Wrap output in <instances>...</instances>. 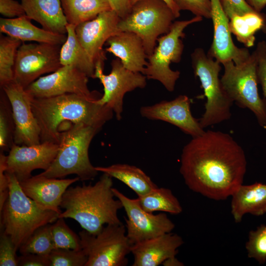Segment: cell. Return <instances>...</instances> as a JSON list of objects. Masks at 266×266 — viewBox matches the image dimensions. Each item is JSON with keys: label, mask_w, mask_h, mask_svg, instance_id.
Here are the masks:
<instances>
[{"label": "cell", "mask_w": 266, "mask_h": 266, "mask_svg": "<svg viewBox=\"0 0 266 266\" xmlns=\"http://www.w3.org/2000/svg\"><path fill=\"white\" fill-rule=\"evenodd\" d=\"M246 167L244 150L231 135L208 130L184 146L180 172L191 190L221 200L243 184Z\"/></svg>", "instance_id": "1"}, {"label": "cell", "mask_w": 266, "mask_h": 266, "mask_svg": "<svg viewBox=\"0 0 266 266\" xmlns=\"http://www.w3.org/2000/svg\"><path fill=\"white\" fill-rule=\"evenodd\" d=\"M112 177L102 173L94 184L69 187L64 193L59 218H71L83 230L98 233L108 224H121L118 211L123 208L115 196Z\"/></svg>", "instance_id": "2"}, {"label": "cell", "mask_w": 266, "mask_h": 266, "mask_svg": "<svg viewBox=\"0 0 266 266\" xmlns=\"http://www.w3.org/2000/svg\"><path fill=\"white\" fill-rule=\"evenodd\" d=\"M71 94L45 98H32L31 106L40 130L41 142L58 144L59 127L64 123L83 124L102 128L113 116L105 105Z\"/></svg>", "instance_id": "3"}, {"label": "cell", "mask_w": 266, "mask_h": 266, "mask_svg": "<svg viewBox=\"0 0 266 266\" xmlns=\"http://www.w3.org/2000/svg\"><path fill=\"white\" fill-rule=\"evenodd\" d=\"M101 129L70 122L61 124L56 157L50 166L38 174L55 178L75 174L82 181L94 179L99 172L90 162L89 148Z\"/></svg>", "instance_id": "4"}, {"label": "cell", "mask_w": 266, "mask_h": 266, "mask_svg": "<svg viewBox=\"0 0 266 266\" xmlns=\"http://www.w3.org/2000/svg\"><path fill=\"white\" fill-rule=\"evenodd\" d=\"M9 195L0 211V230L11 239L19 250L40 227L55 222L59 214L39 207L22 190L15 176L6 172Z\"/></svg>", "instance_id": "5"}, {"label": "cell", "mask_w": 266, "mask_h": 266, "mask_svg": "<svg viewBox=\"0 0 266 266\" xmlns=\"http://www.w3.org/2000/svg\"><path fill=\"white\" fill-rule=\"evenodd\" d=\"M194 75L198 77L206 98L205 111L199 122L204 129L229 120L233 103L219 77L221 63L197 48L191 55Z\"/></svg>", "instance_id": "6"}, {"label": "cell", "mask_w": 266, "mask_h": 266, "mask_svg": "<svg viewBox=\"0 0 266 266\" xmlns=\"http://www.w3.org/2000/svg\"><path fill=\"white\" fill-rule=\"evenodd\" d=\"M176 18L163 0H138L132 5L130 12L120 19L118 29L138 35L148 57L153 53L158 38L169 31Z\"/></svg>", "instance_id": "7"}, {"label": "cell", "mask_w": 266, "mask_h": 266, "mask_svg": "<svg viewBox=\"0 0 266 266\" xmlns=\"http://www.w3.org/2000/svg\"><path fill=\"white\" fill-rule=\"evenodd\" d=\"M202 20V17L195 16L189 20L174 21L169 31L158 38V44L148 57L147 64L142 73L147 79L160 82L169 92L174 91L180 72L172 70L170 64L178 63L181 60L184 30L189 25Z\"/></svg>", "instance_id": "8"}, {"label": "cell", "mask_w": 266, "mask_h": 266, "mask_svg": "<svg viewBox=\"0 0 266 266\" xmlns=\"http://www.w3.org/2000/svg\"><path fill=\"white\" fill-rule=\"evenodd\" d=\"M223 65L224 72L220 79L229 97L239 107L251 111L259 125L266 129V104L258 93L257 60L254 52L240 64L235 65L230 61Z\"/></svg>", "instance_id": "9"}, {"label": "cell", "mask_w": 266, "mask_h": 266, "mask_svg": "<svg viewBox=\"0 0 266 266\" xmlns=\"http://www.w3.org/2000/svg\"><path fill=\"white\" fill-rule=\"evenodd\" d=\"M82 249L87 256L85 266H125L132 243L128 237L126 227L108 224L96 234L83 230L78 233Z\"/></svg>", "instance_id": "10"}, {"label": "cell", "mask_w": 266, "mask_h": 266, "mask_svg": "<svg viewBox=\"0 0 266 266\" xmlns=\"http://www.w3.org/2000/svg\"><path fill=\"white\" fill-rule=\"evenodd\" d=\"M104 62L98 61L95 63L94 78L99 79L103 87V94L98 101L110 108L116 119L120 121L122 117L125 94L136 89L145 88L147 78L142 73L126 68L118 58L111 61L110 72L105 74Z\"/></svg>", "instance_id": "11"}, {"label": "cell", "mask_w": 266, "mask_h": 266, "mask_svg": "<svg viewBox=\"0 0 266 266\" xmlns=\"http://www.w3.org/2000/svg\"><path fill=\"white\" fill-rule=\"evenodd\" d=\"M61 46L23 42L17 51L14 81L25 89L41 75L58 69L62 66L60 59Z\"/></svg>", "instance_id": "12"}, {"label": "cell", "mask_w": 266, "mask_h": 266, "mask_svg": "<svg viewBox=\"0 0 266 266\" xmlns=\"http://www.w3.org/2000/svg\"><path fill=\"white\" fill-rule=\"evenodd\" d=\"M88 77L71 66H62L55 71L41 76L25 89L32 98H45L67 94L94 100L102 95L88 88Z\"/></svg>", "instance_id": "13"}, {"label": "cell", "mask_w": 266, "mask_h": 266, "mask_svg": "<svg viewBox=\"0 0 266 266\" xmlns=\"http://www.w3.org/2000/svg\"><path fill=\"white\" fill-rule=\"evenodd\" d=\"M112 190L127 215L126 233L132 244L171 233L175 228L165 212H148L140 206L137 198H129L115 188Z\"/></svg>", "instance_id": "14"}, {"label": "cell", "mask_w": 266, "mask_h": 266, "mask_svg": "<svg viewBox=\"0 0 266 266\" xmlns=\"http://www.w3.org/2000/svg\"><path fill=\"white\" fill-rule=\"evenodd\" d=\"M11 104L15 124L14 143L33 145L41 143L40 130L25 88L13 81L1 87Z\"/></svg>", "instance_id": "15"}, {"label": "cell", "mask_w": 266, "mask_h": 266, "mask_svg": "<svg viewBox=\"0 0 266 266\" xmlns=\"http://www.w3.org/2000/svg\"><path fill=\"white\" fill-rule=\"evenodd\" d=\"M58 144L44 141L33 145L14 144L7 155L6 172L14 174L19 182L32 175V172L47 169L56 157Z\"/></svg>", "instance_id": "16"}, {"label": "cell", "mask_w": 266, "mask_h": 266, "mask_svg": "<svg viewBox=\"0 0 266 266\" xmlns=\"http://www.w3.org/2000/svg\"><path fill=\"white\" fill-rule=\"evenodd\" d=\"M120 19L111 9L75 27V33L79 42L95 63L106 59L103 46L111 36L120 32L118 29Z\"/></svg>", "instance_id": "17"}, {"label": "cell", "mask_w": 266, "mask_h": 266, "mask_svg": "<svg viewBox=\"0 0 266 266\" xmlns=\"http://www.w3.org/2000/svg\"><path fill=\"white\" fill-rule=\"evenodd\" d=\"M191 100L186 95H179L171 100H163L154 104L143 106L141 116L152 120H160L178 127L192 137L204 133L199 121L191 111Z\"/></svg>", "instance_id": "18"}, {"label": "cell", "mask_w": 266, "mask_h": 266, "mask_svg": "<svg viewBox=\"0 0 266 266\" xmlns=\"http://www.w3.org/2000/svg\"><path fill=\"white\" fill-rule=\"evenodd\" d=\"M213 38L207 55L221 64L233 61L235 65L246 61L251 54L245 48H238L234 43L229 27L230 19L219 0H210Z\"/></svg>", "instance_id": "19"}, {"label": "cell", "mask_w": 266, "mask_h": 266, "mask_svg": "<svg viewBox=\"0 0 266 266\" xmlns=\"http://www.w3.org/2000/svg\"><path fill=\"white\" fill-rule=\"evenodd\" d=\"M79 180L77 176L73 178H55L37 174L19 183L24 193L39 207L60 215L62 212L60 204L64 193L71 184Z\"/></svg>", "instance_id": "20"}, {"label": "cell", "mask_w": 266, "mask_h": 266, "mask_svg": "<svg viewBox=\"0 0 266 266\" xmlns=\"http://www.w3.org/2000/svg\"><path fill=\"white\" fill-rule=\"evenodd\" d=\"M182 237L171 232L134 243L131 253L133 266H158L167 259L176 257L178 248L183 244Z\"/></svg>", "instance_id": "21"}, {"label": "cell", "mask_w": 266, "mask_h": 266, "mask_svg": "<svg viewBox=\"0 0 266 266\" xmlns=\"http://www.w3.org/2000/svg\"><path fill=\"white\" fill-rule=\"evenodd\" d=\"M106 51L119 58L127 69L143 73L148 56L141 38L134 33L120 31L106 42Z\"/></svg>", "instance_id": "22"}, {"label": "cell", "mask_w": 266, "mask_h": 266, "mask_svg": "<svg viewBox=\"0 0 266 266\" xmlns=\"http://www.w3.org/2000/svg\"><path fill=\"white\" fill-rule=\"evenodd\" d=\"M26 15L51 33L67 34L68 22L61 0H21Z\"/></svg>", "instance_id": "23"}, {"label": "cell", "mask_w": 266, "mask_h": 266, "mask_svg": "<svg viewBox=\"0 0 266 266\" xmlns=\"http://www.w3.org/2000/svg\"><path fill=\"white\" fill-rule=\"evenodd\" d=\"M27 15L14 18H1L0 32L22 42L35 41L62 45L67 34H56L33 25Z\"/></svg>", "instance_id": "24"}, {"label": "cell", "mask_w": 266, "mask_h": 266, "mask_svg": "<svg viewBox=\"0 0 266 266\" xmlns=\"http://www.w3.org/2000/svg\"><path fill=\"white\" fill-rule=\"evenodd\" d=\"M231 197V213L236 223L241 222L247 214L258 216L266 213V184H242Z\"/></svg>", "instance_id": "25"}, {"label": "cell", "mask_w": 266, "mask_h": 266, "mask_svg": "<svg viewBox=\"0 0 266 266\" xmlns=\"http://www.w3.org/2000/svg\"><path fill=\"white\" fill-rule=\"evenodd\" d=\"M99 172L121 181L134 191L137 197L144 196L157 185L141 169L126 164H116L107 166H95Z\"/></svg>", "instance_id": "26"}, {"label": "cell", "mask_w": 266, "mask_h": 266, "mask_svg": "<svg viewBox=\"0 0 266 266\" xmlns=\"http://www.w3.org/2000/svg\"><path fill=\"white\" fill-rule=\"evenodd\" d=\"M75 26L68 24L67 37L62 45L60 59L62 66H71L94 78L95 63L79 42L75 31Z\"/></svg>", "instance_id": "27"}, {"label": "cell", "mask_w": 266, "mask_h": 266, "mask_svg": "<svg viewBox=\"0 0 266 266\" xmlns=\"http://www.w3.org/2000/svg\"><path fill=\"white\" fill-rule=\"evenodd\" d=\"M229 27L239 42L251 47L254 44L256 33L261 30L266 32V15L256 11L234 14L230 18Z\"/></svg>", "instance_id": "28"}, {"label": "cell", "mask_w": 266, "mask_h": 266, "mask_svg": "<svg viewBox=\"0 0 266 266\" xmlns=\"http://www.w3.org/2000/svg\"><path fill=\"white\" fill-rule=\"evenodd\" d=\"M68 24L76 26L111 10L108 0H61Z\"/></svg>", "instance_id": "29"}, {"label": "cell", "mask_w": 266, "mask_h": 266, "mask_svg": "<svg viewBox=\"0 0 266 266\" xmlns=\"http://www.w3.org/2000/svg\"><path fill=\"white\" fill-rule=\"evenodd\" d=\"M137 199L140 206L149 213L161 211L177 215L183 210L179 200L168 188L158 187Z\"/></svg>", "instance_id": "30"}, {"label": "cell", "mask_w": 266, "mask_h": 266, "mask_svg": "<svg viewBox=\"0 0 266 266\" xmlns=\"http://www.w3.org/2000/svg\"><path fill=\"white\" fill-rule=\"evenodd\" d=\"M23 42L7 35L0 37V85L14 81V67L17 51Z\"/></svg>", "instance_id": "31"}, {"label": "cell", "mask_w": 266, "mask_h": 266, "mask_svg": "<svg viewBox=\"0 0 266 266\" xmlns=\"http://www.w3.org/2000/svg\"><path fill=\"white\" fill-rule=\"evenodd\" d=\"M15 124L10 101L2 89L0 94V151L9 152L14 144Z\"/></svg>", "instance_id": "32"}, {"label": "cell", "mask_w": 266, "mask_h": 266, "mask_svg": "<svg viewBox=\"0 0 266 266\" xmlns=\"http://www.w3.org/2000/svg\"><path fill=\"white\" fill-rule=\"evenodd\" d=\"M51 224L36 230L19 249L21 254H36L49 255L54 249L52 236Z\"/></svg>", "instance_id": "33"}, {"label": "cell", "mask_w": 266, "mask_h": 266, "mask_svg": "<svg viewBox=\"0 0 266 266\" xmlns=\"http://www.w3.org/2000/svg\"><path fill=\"white\" fill-rule=\"evenodd\" d=\"M51 229L54 249H82L79 234L67 225L64 218H58L51 225Z\"/></svg>", "instance_id": "34"}, {"label": "cell", "mask_w": 266, "mask_h": 266, "mask_svg": "<svg viewBox=\"0 0 266 266\" xmlns=\"http://www.w3.org/2000/svg\"><path fill=\"white\" fill-rule=\"evenodd\" d=\"M245 248L249 258L254 259L260 264H264L266 263V225H261L255 230L249 232Z\"/></svg>", "instance_id": "35"}, {"label": "cell", "mask_w": 266, "mask_h": 266, "mask_svg": "<svg viewBox=\"0 0 266 266\" xmlns=\"http://www.w3.org/2000/svg\"><path fill=\"white\" fill-rule=\"evenodd\" d=\"M49 258L50 266H85L88 260L82 249H54Z\"/></svg>", "instance_id": "36"}, {"label": "cell", "mask_w": 266, "mask_h": 266, "mask_svg": "<svg viewBox=\"0 0 266 266\" xmlns=\"http://www.w3.org/2000/svg\"><path fill=\"white\" fill-rule=\"evenodd\" d=\"M178 9L188 10L196 16L206 19L211 18L210 0H173Z\"/></svg>", "instance_id": "37"}, {"label": "cell", "mask_w": 266, "mask_h": 266, "mask_svg": "<svg viewBox=\"0 0 266 266\" xmlns=\"http://www.w3.org/2000/svg\"><path fill=\"white\" fill-rule=\"evenodd\" d=\"M11 238L3 231H0V266H18L17 251Z\"/></svg>", "instance_id": "38"}, {"label": "cell", "mask_w": 266, "mask_h": 266, "mask_svg": "<svg viewBox=\"0 0 266 266\" xmlns=\"http://www.w3.org/2000/svg\"><path fill=\"white\" fill-rule=\"evenodd\" d=\"M257 60V74L258 83L262 86L264 100L266 104V41L258 42L254 51Z\"/></svg>", "instance_id": "39"}, {"label": "cell", "mask_w": 266, "mask_h": 266, "mask_svg": "<svg viewBox=\"0 0 266 266\" xmlns=\"http://www.w3.org/2000/svg\"><path fill=\"white\" fill-rule=\"evenodd\" d=\"M225 13L230 18L233 15H243L255 10L246 0H219Z\"/></svg>", "instance_id": "40"}, {"label": "cell", "mask_w": 266, "mask_h": 266, "mask_svg": "<svg viewBox=\"0 0 266 266\" xmlns=\"http://www.w3.org/2000/svg\"><path fill=\"white\" fill-rule=\"evenodd\" d=\"M7 156L0 152V211L2 209L9 195V183L6 174Z\"/></svg>", "instance_id": "41"}, {"label": "cell", "mask_w": 266, "mask_h": 266, "mask_svg": "<svg viewBox=\"0 0 266 266\" xmlns=\"http://www.w3.org/2000/svg\"><path fill=\"white\" fill-rule=\"evenodd\" d=\"M0 13L5 18L26 15L21 2L15 0H0Z\"/></svg>", "instance_id": "42"}, {"label": "cell", "mask_w": 266, "mask_h": 266, "mask_svg": "<svg viewBox=\"0 0 266 266\" xmlns=\"http://www.w3.org/2000/svg\"><path fill=\"white\" fill-rule=\"evenodd\" d=\"M18 263L20 266H50L49 255L32 253L21 254Z\"/></svg>", "instance_id": "43"}, {"label": "cell", "mask_w": 266, "mask_h": 266, "mask_svg": "<svg viewBox=\"0 0 266 266\" xmlns=\"http://www.w3.org/2000/svg\"><path fill=\"white\" fill-rule=\"evenodd\" d=\"M108 0L112 10L115 11L121 18L125 17L131 10V0Z\"/></svg>", "instance_id": "44"}, {"label": "cell", "mask_w": 266, "mask_h": 266, "mask_svg": "<svg viewBox=\"0 0 266 266\" xmlns=\"http://www.w3.org/2000/svg\"><path fill=\"white\" fill-rule=\"evenodd\" d=\"M247 2L256 11L261 12L266 6V0H246Z\"/></svg>", "instance_id": "45"}, {"label": "cell", "mask_w": 266, "mask_h": 266, "mask_svg": "<svg viewBox=\"0 0 266 266\" xmlns=\"http://www.w3.org/2000/svg\"><path fill=\"white\" fill-rule=\"evenodd\" d=\"M138 0H131V5H133ZM164 0L172 9L174 13L176 18L180 15V10L178 9L173 0Z\"/></svg>", "instance_id": "46"}, {"label": "cell", "mask_w": 266, "mask_h": 266, "mask_svg": "<svg viewBox=\"0 0 266 266\" xmlns=\"http://www.w3.org/2000/svg\"><path fill=\"white\" fill-rule=\"evenodd\" d=\"M165 266H181L183 264L180 262L176 257L170 258L166 260L162 264Z\"/></svg>", "instance_id": "47"}]
</instances>
